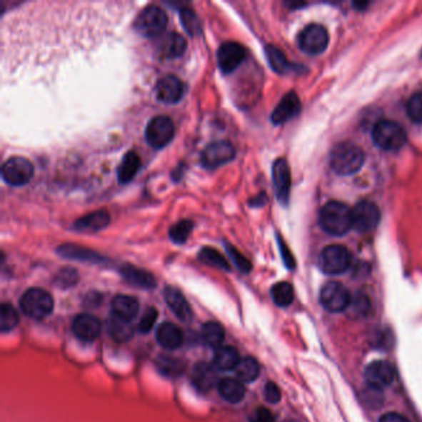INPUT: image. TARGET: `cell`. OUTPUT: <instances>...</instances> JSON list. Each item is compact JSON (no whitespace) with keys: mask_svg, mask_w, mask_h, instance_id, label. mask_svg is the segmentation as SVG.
Wrapping results in <instances>:
<instances>
[{"mask_svg":"<svg viewBox=\"0 0 422 422\" xmlns=\"http://www.w3.org/2000/svg\"><path fill=\"white\" fill-rule=\"evenodd\" d=\"M318 223L331 236H344L353 228L352 209L342 202L331 201L321 209Z\"/></svg>","mask_w":422,"mask_h":422,"instance_id":"1","label":"cell"},{"mask_svg":"<svg viewBox=\"0 0 422 422\" xmlns=\"http://www.w3.org/2000/svg\"><path fill=\"white\" fill-rule=\"evenodd\" d=\"M366 155L362 149L352 143L337 145L331 154V167L336 174L349 176L362 169Z\"/></svg>","mask_w":422,"mask_h":422,"instance_id":"2","label":"cell"},{"mask_svg":"<svg viewBox=\"0 0 422 422\" xmlns=\"http://www.w3.org/2000/svg\"><path fill=\"white\" fill-rule=\"evenodd\" d=\"M373 140L376 146L386 151H396L406 143V133L396 121L383 119L373 128Z\"/></svg>","mask_w":422,"mask_h":422,"instance_id":"3","label":"cell"},{"mask_svg":"<svg viewBox=\"0 0 422 422\" xmlns=\"http://www.w3.org/2000/svg\"><path fill=\"white\" fill-rule=\"evenodd\" d=\"M167 14L158 5H149L140 11L134 21L136 33L144 37H158L167 26Z\"/></svg>","mask_w":422,"mask_h":422,"instance_id":"4","label":"cell"},{"mask_svg":"<svg viewBox=\"0 0 422 422\" xmlns=\"http://www.w3.org/2000/svg\"><path fill=\"white\" fill-rule=\"evenodd\" d=\"M20 307L29 317L34 320H42L54 310V298L44 288H29L20 298Z\"/></svg>","mask_w":422,"mask_h":422,"instance_id":"5","label":"cell"},{"mask_svg":"<svg viewBox=\"0 0 422 422\" xmlns=\"http://www.w3.org/2000/svg\"><path fill=\"white\" fill-rule=\"evenodd\" d=\"M320 268L325 274L341 275L346 273L352 264V256L343 246H326L318 259Z\"/></svg>","mask_w":422,"mask_h":422,"instance_id":"6","label":"cell"},{"mask_svg":"<svg viewBox=\"0 0 422 422\" xmlns=\"http://www.w3.org/2000/svg\"><path fill=\"white\" fill-rule=\"evenodd\" d=\"M352 296L348 288L337 281H330L321 288L320 302L327 311L338 313L349 308Z\"/></svg>","mask_w":422,"mask_h":422,"instance_id":"7","label":"cell"},{"mask_svg":"<svg viewBox=\"0 0 422 422\" xmlns=\"http://www.w3.org/2000/svg\"><path fill=\"white\" fill-rule=\"evenodd\" d=\"M297 42L302 51L307 55H320L328 46L330 36L322 25L311 24L302 30Z\"/></svg>","mask_w":422,"mask_h":422,"instance_id":"8","label":"cell"},{"mask_svg":"<svg viewBox=\"0 0 422 422\" xmlns=\"http://www.w3.org/2000/svg\"><path fill=\"white\" fill-rule=\"evenodd\" d=\"M175 135L174 121L166 116H154L145 129V139L154 149L166 146Z\"/></svg>","mask_w":422,"mask_h":422,"instance_id":"9","label":"cell"},{"mask_svg":"<svg viewBox=\"0 0 422 422\" xmlns=\"http://www.w3.org/2000/svg\"><path fill=\"white\" fill-rule=\"evenodd\" d=\"M236 156V149L229 141L221 140L207 145L201 153V165L207 170H216L231 163Z\"/></svg>","mask_w":422,"mask_h":422,"instance_id":"10","label":"cell"},{"mask_svg":"<svg viewBox=\"0 0 422 422\" xmlns=\"http://www.w3.org/2000/svg\"><path fill=\"white\" fill-rule=\"evenodd\" d=\"M34 169L33 164L29 161L28 159L10 158L5 161L1 167V177L8 185L10 186H24L30 182L33 179Z\"/></svg>","mask_w":422,"mask_h":422,"instance_id":"11","label":"cell"},{"mask_svg":"<svg viewBox=\"0 0 422 422\" xmlns=\"http://www.w3.org/2000/svg\"><path fill=\"white\" fill-rule=\"evenodd\" d=\"M381 222V211L369 201H362L352 209V226L357 232L369 233Z\"/></svg>","mask_w":422,"mask_h":422,"instance_id":"12","label":"cell"},{"mask_svg":"<svg viewBox=\"0 0 422 422\" xmlns=\"http://www.w3.org/2000/svg\"><path fill=\"white\" fill-rule=\"evenodd\" d=\"M246 51L244 46L234 41H227L219 46L217 52V62L219 70L223 74H232L237 70L241 62L246 59Z\"/></svg>","mask_w":422,"mask_h":422,"instance_id":"13","label":"cell"},{"mask_svg":"<svg viewBox=\"0 0 422 422\" xmlns=\"http://www.w3.org/2000/svg\"><path fill=\"white\" fill-rule=\"evenodd\" d=\"M364 378L369 388L383 390L394 383V368L386 361H376L366 368Z\"/></svg>","mask_w":422,"mask_h":422,"instance_id":"14","label":"cell"},{"mask_svg":"<svg viewBox=\"0 0 422 422\" xmlns=\"http://www.w3.org/2000/svg\"><path fill=\"white\" fill-rule=\"evenodd\" d=\"M273 184L278 202L283 206L288 204L291 189V172L286 160L278 159L273 165Z\"/></svg>","mask_w":422,"mask_h":422,"instance_id":"15","label":"cell"},{"mask_svg":"<svg viewBox=\"0 0 422 422\" xmlns=\"http://www.w3.org/2000/svg\"><path fill=\"white\" fill-rule=\"evenodd\" d=\"M155 93L160 102L174 104L179 102L184 96L185 84L176 76L169 74L159 81L155 87Z\"/></svg>","mask_w":422,"mask_h":422,"instance_id":"16","label":"cell"},{"mask_svg":"<svg viewBox=\"0 0 422 422\" xmlns=\"http://www.w3.org/2000/svg\"><path fill=\"white\" fill-rule=\"evenodd\" d=\"M72 331L77 338L84 342H92L97 339L102 331V326L97 317L84 313L76 317L72 323Z\"/></svg>","mask_w":422,"mask_h":422,"instance_id":"17","label":"cell"},{"mask_svg":"<svg viewBox=\"0 0 422 422\" xmlns=\"http://www.w3.org/2000/svg\"><path fill=\"white\" fill-rule=\"evenodd\" d=\"M300 109H301V103H300L296 93H286L273 111L271 121L274 123L275 126L283 124L290 119H293V116H296Z\"/></svg>","mask_w":422,"mask_h":422,"instance_id":"18","label":"cell"},{"mask_svg":"<svg viewBox=\"0 0 422 422\" xmlns=\"http://www.w3.org/2000/svg\"><path fill=\"white\" fill-rule=\"evenodd\" d=\"M217 368L209 364V363L201 362L196 364L192 371V383L196 389L200 390L202 393H207L218 383V374Z\"/></svg>","mask_w":422,"mask_h":422,"instance_id":"19","label":"cell"},{"mask_svg":"<svg viewBox=\"0 0 422 422\" xmlns=\"http://www.w3.org/2000/svg\"><path fill=\"white\" fill-rule=\"evenodd\" d=\"M164 297L166 301L167 306L170 307L177 318L187 322L192 317V310H191L190 303L186 300L184 293L179 288L174 286H166L164 290Z\"/></svg>","mask_w":422,"mask_h":422,"instance_id":"20","label":"cell"},{"mask_svg":"<svg viewBox=\"0 0 422 422\" xmlns=\"http://www.w3.org/2000/svg\"><path fill=\"white\" fill-rule=\"evenodd\" d=\"M187 42L185 37L177 33H167L161 37L159 44V54L166 60L179 59L185 54Z\"/></svg>","mask_w":422,"mask_h":422,"instance_id":"21","label":"cell"},{"mask_svg":"<svg viewBox=\"0 0 422 422\" xmlns=\"http://www.w3.org/2000/svg\"><path fill=\"white\" fill-rule=\"evenodd\" d=\"M111 223V216L106 209L94 211L92 213L86 214L82 218L74 222V227L79 232H98L107 227Z\"/></svg>","mask_w":422,"mask_h":422,"instance_id":"22","label":"cell"},{"mask_svg":"<svg viewBox=\"0 0 422 422\" xmlns=\"http://www.w3.org/2000/svg\"><path fill=\"white\" fill-rule=\"evenodd\" d=\"M123 278L130 285L141 288H154L156 286V278L146 270L136 268L134 265L126 264L121 268Z\"/></svg>","mask_w":422,"mask_h":422,"instance_id":"23","label":"cell"},{"mask_svg":"<svg viewBox=\"0 0 422 422\" xmlns=\"http://www.w3.org/2000/svg\"><path fill=\"white\" fill-rule=\"evenodd\" d=\"M159 344L165 349H177L184 342V333L175 323L164 322L156 332Z\"/></svg>","mask_w":422,"mask_h":422,"instance_id":"24","label":"cell"},{"mask_svg":"<svg viewBox=\"0 0 422 422\" xmlns=\"http://www.w3.org/2000/svg\"><path fill=\"white\" fill-rule=\"evenodd\" d=\"M219 394L223 399L231 403L238 404L246 396V388L239 379L234 378H224L218 383Z\"/></svg>","mask_w":422,"mask_h":422,"instance_id":"25","label":"cell"},{"mask_svg":"<svg viewBox=\"0 0 422 422\" xmlns=\"http://www.w3.org/2000/svg\"><path fill=\"white\" fill-rule=\"evenodd\" d=\"M111 310L114 315L131 321L139 312V301L133 296L118 295L111 301Z\"/></svg>","mask_w":422,"mask_h":422,"instance_id":"26","label":"cell"},{"mask_svg":"<svg viewBox=\"0 0 422 422\" xmlns=\"http://www.w3.org/2000/svg\"><path fill=\"white\" fill-rule=\"evenodd\" d=\"M108 331L111 338L116 342H128L134 336V326L129 320H126L119 316H111L108 321Z\"/></svg>","mask_w":422,"mask_h":422,"instance_id":"27","label":"cell"},{"mask_svg":"<svg viewBox=\"0 0 422 422\" xmlns=\"http://www.w3.org/2000/svg\"><path fill=\"white\" fill-rule=\"evenodd\" d=\"M57 253L67 259L81 260V261H89V263H102L104 260L96 251L84 246H74V244H64L59 246Z\"/></svg>","mask_w":422,"mask_h":422,"instance_id":"28","label":"cell"},{"mask_svg":"<svg viewBox=\"0 0 422 422\" xmlns=\"http://www.w3.org/2000/svg\"><path fill=\"white\" fill-rule=\"evenodd\" d=\"M241 362L237 349L231 346L218 347L213 357V366L219 371H232L236 369Z\"/></svg>","mask_w":422,"mask_h":422,"instance_id":"29","label":"cell"},{"mask_svg":"<svg viewBox=\"0 0 422 422\" xmlns=\"http://www.w3.org/2000/svg\"><path fill=\"white\" fill-rule=\"evenodd\" d=\"M140 158L134 151L126 153L121 159V165L118 167V181L121 184H128L134 179L135 175L139 171Z\"/></svg>","mask_w":422,"mask_h":422,"instance_id":"30","label":"cell"},{"mask_svg":"<svg viewBox=\"0 0 422 422\" xmlns=\"http://www.w3.org/2000/svg\"><path fill=\"white\" fill-rule=\"evenodd\" d=\"M234 371H236L238 379L241 383H251V381H256V378L259 376V363L256 362L254 358H243Z\"/></svg>","mask_w":422,"mask_h":422,"instance_id":"31","label":"cell"},{"mask_svg":"<svg viewBox=\"0 0 422 422\" xmlns=\"http://www.w3.org/2000/svg\"><path fill=\"white\" fill-rule=\"evenodd\" d=\"M199 259L204 263V264L213 266L217 269L224 270V271H229L231 270V265L228 263V260L211 246H204L199 253Z\"/></svg>","mask_w":422,"mask_h":422,"instance_id":"32","label":"cell"},{"mask_svg":"<svg viewBox=\"0 0 422 422\" xmlns=\"http://www.w3.org/2000/svg\"><path fill=\"white\" fill-rule=\"evenodd\" d=\"M224 336H226L224 328L218 322L211 321L204 323L202 327V339L204 344H207L209 347H218L219 344L222 343Z\"/></svg>","mask_w":422,"mask_h":422,"instance_id":"33","label":"cell"},{"mask_svg":"<svg viewBox=\"0 0 422 422\" xmlns=\"http://www.w3.org/2000/svg\"><path fill=\"white\" fill-rule=\"evenodd\" d=\"M265 54H266V59L269 62L270 67L278 72V74H286L288 69H290V64H288V59L285 57L283 52L278 50V47L269 46L265 47Z\"/></svg>","mask_w":422,"mask_h":422,"instance_id":"34","label":"cell"},{"mask_svg":"<svg viewBox=\"0 0 422 422\" xmlns=\"http://www.w3.org/2000/svg\"><path fill=\"white\" fill-rule=\"evenodd\" d=\"M271 297L275 303L280 307H286L293 301V288L291 285L285 281L275 283L271 288Z\"/></svg>","mask_w":422,"mask_h":422,"instance_id":"35","label":"cell"},{"mask_svg":"<svg viewBox=\"0 0 422 422\" xmlns=\"http://www.w3.org/2000/svg\"><path fill=\"white\" fill-rule=\"evenodd\" d=\"M19 323V315L10 303H1L0 306V331L6 333L13 330Z\"/></svg>","mask_w":422,"mask_h":422,"instance_id":"36","label":"cell"},{"mask_svg":"<svg viewBox=\"0 0 422 422\" xmlns=\"http://www.w3.org/2000/svg\"><path fill=\"white\" fill-rule=\"evenodd\" d=\"M194 229V222L190 219H182L176 224H174L169 231V237L176 244H184Z\"/></svg>","mask_w":422,"mask_h":422,"instance_id":"37","label":"cell"},{"mask_svg":"<svg viewBox=\"0 0 422 422\" xmlns=\"http://www.w3.org/2000/svg\"><path fill=\"white\" fill-rule=\"evenodd\" d=\"M180 18H181L182 26L185 28L186 31L190 34L191 36H197L201 34L200 19L196 15L194 10L190 8H184L180 10Z\"/></svg>","mask_w":422,"mask_h":422,"instance_id":"38","label":"cell"},{"mask_svg":"<svg viewBox=\"0 0 422 422\" xmlns=\"http://www.w3.org/2000/svg\"><path fill=\"white\" fill-rule=\"evenodd\" d=\"M158 368L159 371L165 376H177L182 374L185 366L181 361H179L176 358L161 357L158 359Z\"/></svg>","mask_w":422,"mask_h":422,"instance_id":"39","label":"cell"},{"mask_svg":"<svg viewBox=\"0 0 422 422\" xmlns=\"http://www.w3.org/2000/svg\"><path fill=\"white\" fill-rule=\"evenodd\" d=\"M371 300L367 295L362 293H358L352 297V301L349 305V308L352 310L353 315L356 317H366L371 311Z\"/></svg>","mask_w":422,"mask_h":422,"instance_id":"40","label":"cell"},{"mask_svg":"<svg viewBox=\"0 0 422 422\" xmlns=\"http://www.w3.org/2000/svg\"><path fill=\"white\" fill-rule=\"evenodd\" d=\"M406 113L413 123L422 124V92L413 93L410 97L406 104Z\"/></svg>","mask_w":422,"mask_h":422,"instance_id":"41","label":"cell"},{"mask_svg":"<svg viewBox=\"0 0 422 422\" xmlns=\"http://www.w3.org/2000/svg\"><path fill=\"white\" fill-rule=\"evenodd\" d=\"M77 281H79V274L72 268H64V269H61L56 274L55 278H54V283H55L56 286L62 288H71V286L76 285Z\"/></svg>","mask_w":422,"mask_h":422,"instance_id":"42","label":"cell"},{"mask_svg":"<svg viewBox=\"0 0 422 422\" xmlns=\"http://www.w3.org/2000/svg\"><path fill=\"white\" fill-rule=\"evenodd\" d=\"M226 246V251H227L228 256L232 259L233 263L236 264L238 269L241 270V273H249L251 270V263L249 260L246 259V256H243L241 253L231 246L229 243H224Z\"/></svg>","mask_w":422,"mask_h":422,"instance_id":"43","label":"cell"},{"mask_svg":"<svg viewBox=\"0 0 422 422\" xmlns=\"http://www.w3.org/2000/svg\"><path fill=\"white\" fill-rule=\"evenodd\" d=\"M158 320V311L155 307H149L144 315L141 317L139 323V331L141 333H148L153 328L155 322Z\"/></svg>","mask_w":422,"mask_h":422,"instance_id":"44","label":"cell"},{"mask_svg":"<svg viewBox=\"0 0 422 422\" xmlns=\"http://www.w3.org/2000/svg\"><path fill=\"white\" fill-rule=\"evenodd\" d=\"M264 396L266 401H269L271 404H276L281 399V391L275 383L270 381L265 386Z\"/></svg>","mask_w":422,"mask_h":422,"instance_id":"45","label":"cell"},{"mask_svg":"<svg viewBox=\"0 0 422 422\" xmlns=\"http://www.w3.org/2000/svg\"><path fill=\"white\" fill-rule=\"evenodd\" d=\"M278 246H280V251H281V256H283V263L288 266V269H293L295 268V260L290 251H288V246L283 243V239L278 237Z\"/></svg>","mask_w":422,"mask_h":422,"instance_id":"46","label":"cell"},{"mask_svg":"<svg viewBox=\"0 0 422 422\" xmlns=\"http://www.w3.org/2000/svg\"><path fill=\"white\" fill-rule=\"evenodd\" d=\"M251 422H274V418L268 408H256L251 418Z\"/></svg>","mask_w":422,"mask_h":422,"instance_id":"47","label":"cell"},{"mask_svg":"<svg viewBox=\"0 0 422 422\" xmlns=\"http://www.w3.org/2000/svg\"><path fill=\"white\" fill-rule=\"evenodd\" d=\"M379 422H408V420L400 413H389L383 415Z\"/></svg>","mask_w":422,"mask_h":422,"instance_id":"48","label":"cell"},{"mask_svg":"<svg viewBox=\"0 0 422 422\" xmlns=\"http://www.w3.org/2000/svg\"><path fill=\"white\" fill-rule=\"evenodd\" d=\"M265 202H266V197H265L264 194H261L259 197H254V199L249 202V204H251V206H258V207H260V206H263Z\"/></svg>","mask_w":422,"mask_h":422,"instance_id":"49","label":"cell"}]
</instances>
